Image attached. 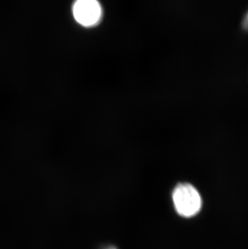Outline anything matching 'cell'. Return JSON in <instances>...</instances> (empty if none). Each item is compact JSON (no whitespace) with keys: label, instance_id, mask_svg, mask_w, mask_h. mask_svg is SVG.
Masks as SVG:
<instances>
[{"label":"cell","instance_id":"obj_1","mask_svg":"<svg viewBox=\"0 0 248 249\" xmlns=\"http://www.w3.org/2000/svg\"><path fill=\"white\" fill-rule=\"evenodd\" d=\"M172 201L178 215L192 218L201 212L202 198L197 189L191 184L179 183L172 192Z\"/></svg>","mask_w":248,"mask_h":249},{"label":"cell","instance_id":"obj_2","mask_svg":"<svg viewBox=\"0 0 248 249\" xmlns=\"http://www.w3.org/2000/svg\"><path fill=\"white\" fill-rule=\"evenodd\" d=\"M73 17L83 26H93L99 21L102 8L95 0H79L73 7Z\"/></svg>","mask_w":248,"mask_h":249},{"label":"cell","instance_id":"obj_3","mask_svg":"<svg viewBox=\"0 0 248 249\" xmlns=\"http://www.w3.org/2000/svg\"><path fill=\"white\" fill-rule=\"evenodd\" d=\"M243 25H244V28L247 30H248V12L247 13L246 16L244 17V22H243Z\"/></svg>","mask_w":248,"mask_h":249},{"label":"cell","instance_id":"obj_4","mask_svg":"<svg viewBox=\"0 0 248 249\" xmlns=\"http://www.w3.org/2000/svg\"><path fill=\"white\" fill-rule=\"evenodd\" d=\"M100 249H118V248L115 245H109L106 246H102Z\"/></svg>","mask_w":248,"mask_h":249}]
</instances>
